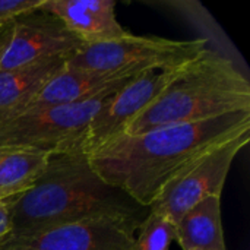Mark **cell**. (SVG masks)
I'll use <instances>...</instances> for the list:
<instances>
[{
  "mask_svg": "<svg viewBox=\"0 0 250 250\" xmlns=\"http://www.w3.org/2000/svg\"><path fill=\"white\" fill-rule=\"evenodd\" d=\"M21 196L0 201V246L12 236V211Z\"/></svg>",
  "mask_w": 250,
  "mask_h": 250,
  "instance_id": "e0dca14e",
  "label": "cell"
},
{
  "mask_svg": "<svg viewBox=\"0 0 250 250\" xmlns=\"http://www.w3.org/2000/svg\"><path fill=\"white\" fill-rule=\"evenodd\" d=\"M250 111V82L226 56L205 48L183 66L179 76L149 104L123 135L196 123Z\"/></svg>",
  "mask_w": 250,
  "mask_h": 250,
  "instance_id": "3957f363",
  "label": "cell"
},
{
  "mask_svg": "<svg viewBox=\"0 0 250 250\" xmlns=\"http://www.w3.org/2000/svg\"><path fill=\"white\" fill-rule=\"evenodd\" d=\"M136 231L116 220H86L10 237L0 250H132Z\"/></svg>",
  "mask_w": 250,
  "mask_h": 250,
  "instance_id": "9c48e42d",
  "label": "cell"
},
{
  "mask_svg": "<svg viewBox=\"0 0 250 250\" xmlns=\"http://www.w3.org/2000/svg\"><path fill=\"white\" fill-rule=\"evenodd\" d=\"M41 7L57 16L85 45L129 34L116 18L114 0H44Z\"/></svg>",
  "mask_w": 250,
  "mask_h": 250,
  "instance_id": "8fae6325",
  "label": "cell"
},
{
  "mask_svg": "<svg viewBox=\"0 0 250 250\" xmlns=\"http://www.w3.org/2000/svg\"><path fill=\"white\" fill-rule=\"evenodd\" d=\"M117 91H107L82 103L31 108L3 117L0 148L18 146L54 154L82 146L94 116Z\"/></svg>",
  "mask_w": 250,
  "mask_h": 250,
  "instance_id": "277c9868",
  "label": "cell"
},
{
  "mask_svg": "<svg viewBox=\"0 0 250 250\" xmlns=\"http://www.w3.org/2000/svg\"><path fill=\"white\" fill-rule=\"evenodd\" d=\"M48 155L31 148H0V201L28 192L44 173Z\"/></svg>",
  "mask_w": 250,
  "mask_h": 250,
  "instance_id": "5bb4252c",
  "label": "cell"
},
{
  "mask_svg": "<svg viewBox=\"0 0 250 250\" xmlns=\"http://www.w3.org/2000/svg\"><path fill=\"white\" fill-rule=\"evenodd\" d=\"M249 141L250 130L211 149L163 189L149 207V212L163 215L177 224L202 199L221 196L231 164Z\"/></svg>",
  "mask_w": 250,
  "mask_h": 250,
  "instance_id": "8992f818",
  "label": "cell"
},
{
  "mask_svg": "<svg viewBox=\"0 0 250 250\" xmlns=\"http://www.w3.org/2000/svg\"><path fill=\"white\" fill-rule=\"evenodd\" d=\"M12 32H13V22H9L3 26H0V63L4 57V53L10 44V38H12Z\"/></svg>",
  "mask_w": 250,
  "mask_h": 250,
  "instance_id": "ac0fdd59",
  "label": "cell"
},
{
  "mask_svg": "<svg viewBox=\"0 0 250 250\" xmlns=\"http://www.w3.org/2000/svg\"><path fill=\"white\" fill-rule=\"evenodd\" d=\"M44 0H0V26L13 22L18 16L38 9Z\"/></svg>",
  "mask_w": 250,
  "mask_h": 250,
  "instance_id": "2e32d148",
  "label": "cell"
},
{
  "mask_svg": "<svg viewBox=\"0 0 250 250\" xmlns=\"http://www.w3.org/2000/svg\"><path fill=\"white\" fill-rule=\"evenodd\" d=\"M66 57H53L0 72V119L26 105L67 64Z\"/></svg>",
  "mask_w": 250,
  "mask_h": 250,
  "instance_id": "7c38bea8",
  "label": "cell"
},
{
  "mask_svg": "<svg viewBox=\"0 0 250 250\" xmlns=\"http://www.w3.org/2000/svg\"><path fill=\"white\" fill-rule=\"evenodd\" d=\"M176 242V224L168 218L148 212L139 226L132 250H170Z\"/></svg>",
  "mask_w": 250,
  "mask_h": 250,
  "instance_id": "9a60e30c",
  "label": "cell"
},
{
  "mask_svg": "<svg viewBox=\"0 0 250 250\" xmlns=\"http://www.w3.org/2000/svg\"><path fill=\"white\" fill-rule=\"evenodd\" d=\"M148 70L119 89L94 116L82 141L86 155L125 133L126 127L179 76L180 70Z\"/></svg>",
  "mask_w": 250,
  "mask_h": 250,
  "instance_id": "52a82bcc",
  "label": "cell"
},
{
  "mask_svg": "<svg viewBox=\"0 0 250 250\" xmlns=\"http://www.w3.org/2000/svg\"><path fill=\"white\" fill-rule=\"evenodd\" d=\"M148 212L125 190L104 182L82 146H76L48 155L44 173L13 207L10 237L101 218L139 229Z\"/></svg>",
  "mask_w": 250,
  "mask_h": 250,
  "instance_id": "7a4b0ae2",
  "label": "cell"
},
{
  "mask_svg": "<svg viewBox=\"0 0 250 250\" xmlns=\"http://www.w3.org/2000/svg\"><path fill=\"white\" fill-rule=\"evenodd\" d=\"M250 130V111L120 135L88 155L97 174L149 209L163 189L215 146Z\"/></svg>",
  "mask_w": 250,
  "mask_h": 250,
  "instance_id": "6da1fadb",
  "label": "cell"
},
{
  "mask_svg": "<svg viewBox=\"0 0 250 250\" xmlns=\"http://www.w3.org/2000/svg\"><path fill=\"white\" fill-rule=\"evenodd\" d=\"M83 45L57 16L40 6L13 21L10 44L0 63V72L53 57L70 59Z\"/></svg>",
  "mask_w": 250,
  "mask_h": 250,
  "instance_id": "ba28073f",
  "label": "cell"
},
{
  "mask_svg": "<svg viewBox=\"0 0 250 250\" xmlns=\"http://www.w3.org/2000/svg\"><path fill=\"white\" fill-rule=\"evenodd\" d=\"M138 75L141 73L95 72V70L76 69V67H64L26 105H23L19 111L13 114L31 108L64 105V104H75V103L92 100L107 91L123 88Z\"/></svg>",
  "mask_w": 250,
  "mask_h": 250,
  "instance_id": "30bf717a",
  "label": "cell"
},
{
  "mask_svg": "<svg viewBox=\"0 0 250 250\" xmlns=\"http://www.w3.org/2000/svg\"><path fill=\"white\" fill-rule=\"evenodd\" d=\"M205 48L207 40L202 38L179 41L129 32L113 41L83 45L67 60L66 67L132 73L174 70L192 62Z\"/></svg>",
  "mask_w": 250,
  "mask_h": 250,
  "instance_id": "5b68a950",
  "label": "cell"
},
{
  "mask_svg": "<svg viewBox=\"0 0 250 250\" xmlns=\"http://www.w3.org/2000/svg\"><path fill=\"white\" fill-rule=\"evenodd\" d=\"M176 242L183 250H227L221 196H208L193 205L176 224Z\"/></svg>",
  "mask_w": 250,
  "mask_h": 250,
  "instance_id": "4fadbf2b",
  "label": "cell"
}]
</instances>
